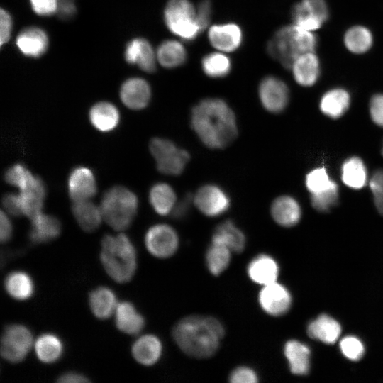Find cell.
Returning a JSON list of instances; mask_svg holds the SVG:
<instances>
[{
    "label": "cell",
    "mask_w": 383,
    "mask_h": 383,
    "mask_svg": "<svg viewBox=\"0 0 383 383\" xmlns=\"http://www.w3.org/2000/svg\"><path fill=\"white\" fill-rule=\"evenodd\" d=\"M60 383H84L90 380L83 374L77 372H67L60 375L57 379Z\"/></svg>",
    "instance_id": "11a10c76"
},
{
    "label": "cell",
    "mask_w": 383,
    "mask_h": 383,
    "mask_svg": "<svg viewBox=\"0 0 383 383\" xmlns=\"http://www.w3.org/2000/svg\"><path fill=\"white\" fill-rule=\"evenodd\" d=\"M62 19H70L76 13V6L74 0H58L57 11Z\"/></svg>",
    "instance_id": "db71d44e"
},
{
    "label": "cell",
    "mask_w": 383,
    "mask_h": 383,
    "mask_svg": "<svg viewBox=\"0 0 383 383\" xmlns=\"http://www.w3.org/2000/svg\"><path fill=\"white\" fill-rule=\"evenodd\" d=\"M2 204L9 214L14 216L23 215L19 194H6L2 199Z\"/></svg>",
    "instance_id": "c3c4849f"
},
{
    "label": "cell",
    "mask_w": 383,
    "mask_h": 383,
    "mask_svg": "<svg viewBox=\"0 0 383 383\" xmlns=\"http://www.w3.org/2000/svg\"><path fill=\"white\" fill-rule=\"evenodd\" d=\"M340 348L343 355L353 361L360 360L365 353L362 343L356 337L347 336L340 343Z\"/></svg>",
    "instance_id": "7bdbcfd3"
},
{
    "label": "cell",
    "mask_w": 383,
    "mask_h": 383,
    "mask_svg": "<svg viewBox=\"0 0 383 383\" xmlns=\"http://www.w3.org/2000/svg\"><path fill=\"white\" fill-rule=\"evenodd\" d=\"M307 333L311 338L326 344H333L340 337L341 327L335 319L322 314L308 325Z\"/></svg>",
    "instance_id": "f546056e"
},
{
    "label": "cell",
    "mask_w": 383,
    "mask_h": 383,
    "mask_svg": "<svg viewBox=\"0 0 383 383\" xmlns=\"http://www.w3.org/2000/svg\"><path fill=\"white\" fill-rule=\"evenodd\" d=\"M318 39L313 31L288 25L278 29L267 45L269 55L283 67L290 69L301 55L315 52Z\"/></svg>",
    "instance_id": "277c9868"
},
{
    "label": "cell",
    "mask_w": 383,
    "mask_h": 383,
    "mask_svg": "<svg viewBox=\"0 0 383 383\" xmlns=\"http://www.w3.org/2000/svg\"><path fill=\"white\" fill-rule=\"evenodd\" d=\"M291 16L294 25L313 32L328 21L330 9L326 0H301L292 7Z\"/></svg>",
    "instance_id": "9c48e42d"
},
{
    "label": "cell",
    "mask_w": 383,
    "mask_h": 383,
    "mask_svg": "<svg viewBox=\"0 0 383 383\" xmlns=\"http://www.w3.org/2000/svg\"><path fill=\"white\" fill-rule=\"evenodd\" d=\"M34 348L38 359L45 364L54 363L59 360L64 351L62 340L52 333L40 335L35 340Z\"/></svg>",
    "instance_id": "1f68e13d"
},
{
    "label": "cell",
    "mask_w": 383,
    "mask_h": 383,
    "mask_svg": "<svg viewBox=\"0 0 383 383\" xmlns=\"http://www.w3.org/2000/svg\"><path fill=\"white\" fill-rule=\"evenodd\" d=\"M279 272L277 261L267 254L255 256L247 266V274L250 279L262 287L277 282Z\"/></svg>",
    "instance_id": "ac0fdd59"
},
{
    "label": "cell",
    "mask_w": 383,
    "mask_h": 383,
    "mask_svg": "<svg viewBox=\"0 0 383 383\" xmlns=\"http://www.w3.org/2000/svg\"><path fill=\"white\" fill-rule=\"evenodd\" d=\"M204 72L213 78L226 77L231 72L232 63L228 57L218 52L209 53L201 60Z\"/></svg>",
    "instance_id": "f35d334b"
},
{
    "label": "cell",
    "mask_w": 383,
    "mask_h": 383,
    "mask_svg": "<svg viewBox=\"0 0 383 383\" xmlns=\"http://www.w3.org/2000/svg\"><path fill=\"white\" fill-rule=\"evenodd\" d=\"M39 177L33 175L26 167L16 164L9 167L4 174L5 181L20 191L25 190L33 185Z\"/></svg>",
    "instance_id": "ab89813d"
},
{
    "label": "cell",
    "mask_w": 383,
    "mask_h": 383,
    "mask_svg": "<svg viewBox=\"0 0 383 383\" xmlns=\"http://www.w3.org/2000/svg\"><path fill=\"white\" fill-rule=\"evenodd\" d=\"M370 113L373 122L383 127V94L372 96L370 101Z\"/></svg>",
    "instance_id": "7dc6e473"
},
{
    "label": "cell",
    "mask_w": 383,
    "mask_h": 383,
    "mask_svg": "<svg viewBox=\"0 0 383 383\" xmlns=\"http://www.w3.org/2000/svg\"><path fill=\"white\" fill-rule=\"evenodd\" d=\"M4 288L11 297L18 301H24L33 296L35 284L33 277L28 272L16 270L6 277Z\"/></svg>",
    "instance_id": "f1b7e54d"
},
{
    "label": "cell",
    "mask_w": 383,
    "mask_h": 383,
    "mask_svg": "<svg viewBox=\"0 0 383 383\" xmlns=\"http://www.w3.org/2000/svg\"><path fill=\"white\" fill-rule=\"evenodd\" d=\"M258 303L267 314L278 317L289 310L292 296L284 285L274 282L262 286L258 294Z\"/></svg>",
    "instance_id": "7c38bea8"
},
{
    "label": "cell",
    "mask_w": 383,
    "mask_h": 383,
    "mask_svg": "<svg viewBox=\"0 0 383 383\" xmlns=\"http://www.w3.org/2000/svg\"><path fill=\"white\" fill-rule=\"evenodd\" d=\"M150 96L148 83L139 77L126 80L120 90V97L123 104L133 110L145 108L149 103Z\"/></svg>",
    "instance_id": "e0dca14e"
},
{
    "label": "cell",
    "mask_w": 383,
    "mask_h": 383,
    "mask_svg": "<svg viewBox=\"0 0 383 383\" xmlns=\"http://www.w3.org/2000/svg\"><path fill=\"white\" fill-rule=\"evenodd\" d=\"M167 27L187 41L194 40L201 31L196 11L189 0H168L164 11Z\"/></svg>",
    "instance_id": "8992f818"
},
{
    "label": "cell",
    "mask_w": 383,
    "mask_h": 383,
    "mask_svg": "<svg viewBox=\"0 0 383 383\" xmlns=\"http://www.w3.org/2000/svg\"><path fill=\"white\" fill-rule=\"evenodd\" d=\"M350 104V96L348 91L343 88H333L323 94L320 100L321 112L332 118L342 116L348 109Z\"/></svg>",
    "instance_id": "4316f807"
},
{
    "label": "cell",
    "mask_w": 383,
    "mask_h": 383,
    "mask_svg": "<svg viewBox=\"0 0 383 383\" xmlns=\"http://www.w3.org/2000/svg\"><path fill=\"white\" fill-rule=\"evenodd\" d=\"M12 30V18L9 13L1 9L0 11V45L6 44L10 37Z\"/></svg>",
    "instance_id": "f907efd6"
},
{
    "label": "cell",
    "mask_w": 383,
    "mask_h": 383,
    "mask_svg": "<svg viewBox=\"0 0 383 383\" xmlns=\"http://www.w3.org/2000/svg\"><path fill=\"white\" fill-rule=\"evenodd\" d=\"M114 313L116 326L124 333L137 335L145 325L143 316L130 301H123L118 303Z\"/></svg>",
    "instance_id": "603a6c76"
},
{
    "label": "cell",
    "mask_w": 383,
    "mask_h": 383,
    "mask_svg": "<svg viewBox=\"0 0 383 383\" xmlns=\"http://www.w3.org/2000/svg\"><path fill=\"white\" fill-rule=\"evenodd\" d=\"M137 209V196L122 186H115L107 190L100 205L103 218L116 231H123L130 226Z\"/></svg>",
    "instance_id": "5b68a950"
},
{
    "label": "cell",
    "mask_w": 383,
    "mask_h": 383,
    "mask_svg": "<svg viewBox=\"0 0 383 383\" xmlns=\"http://www.w3.org/2000/svg\"><path fill=\"white\" fill-rule=\"evenodd\" d=\"M192 201L193 199L191 195L188 194L184 196L182 200L176 204L173 208L171 212L172 216L177 219L183 218L189 211Z\"/></svg>",
    "instance_id": "f5cc1de1"
},
{
    "label": "cell",
    "mask_w": 383,
    "mask_h": 383,
    "mask_svg": "<svg viewBox=\"0 0 383 383\" xmlns=\"http://www.w3.org/2000/svg\"><path fill=\"white\" fill-rule=\"evenodd\" d=\"M72 211L79 226L87 232L96 230L103 218L100 207L89 200L73 202Z\"/></svg>",
    "instance_id": "d6a6232c"
},
{
    "label": "cell",
    "mask_w": 383,
    "mask_h": 383,
    "mask_svg": "<svg viewBox=\"0 0 383 383\" xmlns=\"http://www.w3.org/2000/svg\"><path fill=\"white\" fill-rule=\"evenodd\" d=\"M89 118L97 130L108 132L118 126L120 115L115 105L107 101H101L91 108Z\"/></svg>",
    "instance_id": "4dcf8cb0"
},
{
    "label": "cell",
    "mask_w": 383,
    "mask_h": 383,
    "mask_svg": "<svg viewBox=\"0 0 383 383\" xmlns=\"http://www.w3.org/2000/svg\"><path fill=\"white\" fill-rule=\"evenodd\" d=\"M335 183L330 179L326 170L323 167L311 170L306 177V186L311 194L325 191Z\"/></svg>",
    "instance_id": "b9f144b4"
},
{
    "label": "cell",
    "mask_w": 383,
    "mask_h": 383,
    "mask_svg": "<svg viewBox=\"0 0 383 383\" xmlns=\"http://www.w3.org/2000/svg\"><path fill=\"white\" fill-rule=\"evenodd\" d=\"M258 94L262 105L272 113L282 112L289 102L288 87L284 82L274 76H267L262 79Z\"/></svg>",
    "instance_id": "8fae6325"
},
{
    "label": "cell",
    "mask_w": 383,
    "mask_h": 383,
    "mask_svg": "<svg viewBox=\"0 0 383 383\" xmlns=\"http://www.w3.org/2000/svg\"><path fill=\"white\" fill-rule=\"evenodd\" d=\"M69 195L73 202L89 200L97 192L95 177L85 167L74 168L68 179Z\"/></svg>",
    "instance_id": "5bb4252c"
},
{
    "label": "cell",
    "mask_w": 383,
    "mask_h": 383,
    "mask_svg": "<svg viewBox=\"0 0 383 383\" xmlns=\"http://www.w3.org/2000/svg\"><path fill=\"white\" fill-rule=\"evenodd\" d=\"M191 125L203 143L211 148H225L238 135L234 113L221 99H205L196 104Z\"/></svg>",
    "instance_id": "6da1fadb"
},
{
    "label": "cell",
    "mask_w": 383,
    "mask_h": 383,
    "mask_svg": "<svg viewBox=\"0 0 383 383\" xmlns=\"http://www.w3.org/2000/svg\"><path fill=\"white\" fill-rule=\"evenodd\" d=\"M33 337L30 329L21 324H11L4 331L1 340V354L11 363L23 361L30 350Z\"/></svg>",
    "instance_id": "ba28073f"
},
{
    "label": "cell",
    "mask_w": 383,
    "mask_h": 383,
    "mask_svg": "<svg viewBox=\"0 0 383 383\" xmlns=\"http://www.w3.org/2000/svg\"><path fill=\"white\" fill-rule=\"evenodd\" d=\"M258 375L255 370L248 366H240L235 368L229 375L232 383H256Z\"/></svg>",
    "instance_id": "f6af8a7d"
},
{
    "label": "cell",
    "mask_w": 383,
    "mask_h": 383,
    "mask_svg": "<svg viewBox=\"0 0 383 383\" xmlns=\"http://www.w3.org/2000/svg\"><path fill=\"white\" fill-rule=\"evenodd\" d=\"M149 200L155 211L161 216L171 213L176 204V194L166 183H157L150 190Z\"/></svg>",
    "instance_id": "8d00e7d4"
},
{
    "label": "cell",
    "mask_w": 383,
    "mask_h": 383,
    "mask_svg": "<svg viewBox=\"0 0 383 383\" xmlns=\"http://www.w3.org/2000/svg\"><path fill=\"white\" fill-rule=\"evenodd\" d=\"M13 227L7 214L3 211L0 216V240L3 243H7L11 238Z\"/></svg>",
    "instance_id": "816d5d0a"
},
{
    "label": "cell",
    "mask_w": 383,
    "mask_h": 383,
    "mask_svg": "<svg viewBox=\"0 0 383 383\" xmlns=\"http://www.w3.org/2000/svg\"><path fill=\"white\" fill-rule=\"evenodd\" d=\"M231 252L228 247L211 242L205 256L209 272L214 276L222 274L230 264Z\"/></svg>",
    "instance_id": "74e56055"
},
{
    "label": "cell",
    "mask_w": 383,
    "mask_h": 383,
    "mask_svg": "<svg viewBox=\"0 0 383 383\" xmlns=\"http://www.w3.org/2000/svg\"><path fill=\"white\" fill-rule=\"evenodd\" d=\"M131 353L138 363L145 366L155 365L162 354L160 339L153 334H145L135 340L131 347Z\"/></svg>",
    "instance_id": "44dd1931"
},
{
    "label": "cell",
    "mask_w": 383,
    "mask_h": 383,
    "mask_svg": "<svg viewBox=\"0 0 383 383\" xmlns=\"http://www.w3.org/2000/svg\"><path fill=\"white\" fill-rule=\"evenodd\" d=\"M194 201L201 213L210 217L223 214L230 206V199L227 194L218 186L213 184L199 188L194 197Z\"/></svg>",
    "instance_id": "4fadbf2b"
},
{
    "label": "cell",
    "mask_w": 383,
    "mask_h": 383,
    "mask_svg": "<svg viewBox=\"0 0 383 383\" xmlns=\"http://www.w3.org/2000/svg\"><path fill=\"white\" fill-rule=\"evenodd\" d=\"M342 180L348 187L360 189L365 186L367 172L363 161L358 157H351L346 160L341 167Z\"/></svg>",
    "instance_id": "e575fe53"
},
{
    "label": "cell",
    "mask_w": 383,
    "mask_h": 383,
    "mask_svg": "<svg viewBox=\"0 0 383 383\" xmlns=\"http://www.w3.org/2000/svg\"><path fill=\"white\" fill-rule=\"evenodd\" d=\"M211 242L223 245L232 252L239 253L245 249L246 239L243 232L233 221L228 220L216 228Z\"/></svg>",
    "instance_id": "484cf974"
},
{
    "label": "cell",
    "mask_w": 383,
    "mask_h": 383,
    "mask_svg": "<svg viewBox=\"0 0 383 383\" xmlns=\"http://www.w3.org/2000/svg\"><path fill=\"white\" fill-rule=\"evenodd\" d=\"M61 232V223L55 216L38 213L31 218L28 237L33 244H41L55 239Z\"/></svg>",
    "instance_id": "7402d4cb"
},
{
    "label": "cell",
    "mask_w": 383,
    "mask_h": 383,
    "mask_svg": "<svg viewBox=\"0 0 383 383\" xmlns=\"http://www.w3.org/2000/svg\"><path fill=\"white\" fill-rule=\"evenodd\" d=\"M89 304L97 318L106 319L115 313L118 305L116 295L109 287H99L90 292Z\"/></svg>",
    "instance_id": "d4e9b609"
},
{
    "label": "cell",
    "mask_w": 383,
    "mask_h": 383,
    "mask_svg": "<svg viewBox=\"0 0 383 383\" xmlns=\"http://www.w3.org/2000/svg\"><path fill=\"white\" fill-rule=\"evenodd\" d=\"M212 11V3L211 0H202L199 4L196 10V20L201 31H203L209 26Z\"/></svg>",
    "instance_id": "681fc988"
},
{
    "label": "cell",
    "mask_w": 383,
    "mask_h": 383,
    "mask_svg": "<svg viewBox=\"0 0 383 383\" xmlns=\"http://www.w3.org/2000/svg\"><path fill=\"white\" fill-rule=\"evenodd\" d=\"M16 45L20 52L30 57H39L48 47V38L46 33L38 27H28L18 35Z\"/></svg>",
    "instance_id": "ffe728a7"
},
{
    "label": "cell",
    "mask_w": 383,
    "mask_h": 383,
    "mask_svg": "<svg viewBox=\"0 0 383 383\" xmlns=\"http://www.w3.org/2000/svg\"><path fill=\"white\" fill-rule=\"evenodd\" d=\"M290 69L295 81L299 85L311 87L320 77L321 63L315 52H309L299 56Z\"/></svg>",
    "instance_id": "d6986e66"
},
{
    "label": "cell",
    "mask_w": 383,
    "mask_h": 383,
    "mask_svg": "<svg viewBox=\"0 0 383 383\" xmlns=\"http://www.w3.org/2000/svg\"><path fill=\"white\" fill-rule=\"evenodd\" d=\"M145 245L148 251L157 258L172 256L179 246V238L173 228L167 224L159 223L150 228L145 235Z\"/></svg>",
    "instance_id": "30bf717a"
},
{
    "label": "cell",
    "mask_w": 383,
    "mask_h": 383,
    "mask_svg": "<svg viewBox=\"0 0 383 383\" xmlns=\"http://www.w3.org/2000/svg\"><path fill=\"white\" fill-rule=\"evenodd\" d=\"M208 37L215 48L223 52L235 50L243 42V32L240 28L233 23L211 26Z\"/></svg>",
    "instance_id": "9a60e30c"
},
{
    "label": "cell",
    "mask_w": 383,
    "mask_h": 383,
    "mask_svg": "<svg viewBox=\"0 0 383 383\" xmlns=\"http://www.w3.org/2000/svg\"><path fill=\"white\" fill-rule=\"evenodd\" d=\"M100 260L107 274L118 283L131 280L137 269V252L124 233L105 235L101 240Z\"/></svg>",
    "instance_id": "3957f363"
},
{
    "label": "cell",
    "mask_w": 383,
    "mask_h": 383,
    "mask_svg": "<svg viewBox=\"0 0 383 383\" xmlns=\"http://www.w3.org/2000/svg\"><path fill=\"white\" fill-rule=\"evenodd\" d=\"M150 150L156 160L157 170L165 174H180L189 160V155L185 150L165 138H152Z\"/></svg>",
    "instance_id": "52a82bcc"
},
{
    "label": "cell",
    "mask_w": 383,
    "mask_h": 383,
    "mask_svg": "<svg viewBox=\"0 0 383 383\" xmlns=\"http://www.w3.org/2000/svg\"><path fill=\"white\" fill-rule=\"evenodd\" d=\"M374 203L379 214L383 216V170H377L369 181Z\"/></svg>",
    "instance_id": "ee69618b"
},
{
    "label": "cell",
    "mask_w": 383,
    "mask_h": 383,
    "mask_svg": "<svg viewBox=\"0 0 383 383\" xmlns=\"http://www.w3.org/2000/svg\"><path fill=\"white\" fill-rule=\"evenodd\" d=\"M125 60L132 65H137L142 70L153 72L156 70L157 55L150 43L144 38H135L126 47Z\"/></svg>",
    "instance_id": "2e32d148"
},
{
    "label": "cell",
    "mask_w": 383,
    "mask_h": 383,
    "mask_svg": "<svg viewBox=\"0 0 383 383\" xmlns=\"http://www.w3.org/2000/svg\"><path fill=\"white\" fill-rule=\"evenodd\" d=\"M33 11L40 16H50L57 11L58 0H30Z\"/></svg>",
    "instance_id": "bcb514c9"
},
{
    "label": "cell",
    "mask_w": 383,
    "mask_h": 383,
    "mask_svg": "<svg viewBox=\"0 0 383 383\" xmlns=\"http://www.w3.org/2000/svg\"><path fill=\"white\" fill-rule=\"evenodd\" d=\"M343 43L350 52L357 55L364 54L367 52L373 45V34L366 26H353L345 31Z\"/></svg>",
    "instance_id": "836d02e7"
},
{
    "label": "cell",
    "mask_w": 383,
    "mask_h": 383,
    "mask_svg": "<svg viewBox=\"0 0 383 383\" xmlns=\"http://www.w3.org/2000/svg\"><path fill=\"white\" fill-rule=\"evenodd\" d=\"M172 338L186 355L194 358H208L218 350L225 335L222 323L212 316L190 315L174 326Z\"/></svg>",
    "instance_id": "7a4b0ae2"
},
{
    "label": "cell",
    "mask_w": 383,
    "mask_h": 383,
    "mask_svg": "<svg viewBox=\"0 0 383 383\" xmlns=\"http://www.w3.org/2000/svg\"><path fill=\"white\" fill-rule=\"evenodd\" d=\"M382 155H383V148H382Z\"/></svg>",
    "instance_id": "9f6ffc18"
},
{
    "label": "cell",
    "mask_w": 383,
    "mask_h": 383,
    "mask_svg": "<svg viewBox=\"0 0 383 383\" xmlns=\"http://www.w3.org/2000/svg\"><path fill=\"white\" fill-rule=\"evenodd\" d=\"M284 353L292 373L296 375L309 373L311 353L306 345L296 340H290L284 345Z\"/></svg>",
    "instance_id": "83f0119b"
},
{
    "label": "cell",
    "mask_w": 383,
    "mask_h": 383,
    "mask_svg": "<svg viewBox=\"0 0 383 383\" xmlns=\"http://www.w3.org/2000/svg\"><path fill=\"white\" fill-rule=\"evenodd\" d=\"M156 55L162 67L174 68L186 62L187 54L182 44L174 40H167L160 45Z\"/></svg>",
    "instance_id": "d590c367"
},
{
    "label": "cell",
    "mask_w": 383,
    "mask_h": 383,
    "mask_svg": "<svg viewBox=\"0 0 383 383\" xmlns=\"http://www.w3.org/2000/svg\"><path fill=\"white\" fill-rule=\"evenodd\" d=\"M271 214L277 224L283 227H292L300 221L301 210L299 203L294 198L281 196L273 201Z\"/></svg>",
    "instance_id": "cb8c5ba5"
},
{
    "label": "cell",
    "mask_w": 383,
    "mask_h": 383,
    "mask_svg": "<svg viewBox=\"0 0 383 383\" xmlns=\"http://www.w3.org/2000/svg\"><path fill=\"white\" fill-rule=\"evenodd\" d=\"M338 187L335 183L329 189L311 194L312 206L320 212H328L338 203Z\"/></svg>",
    "instance_id": "60d3db41"
}]
</instances>
